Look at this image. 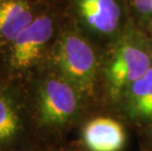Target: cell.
Returning a JSON list of instances; mask_svg holds the SVG:
<instances>
[{"mask_svg": "<svg viewBox=\"0 0 152 151\" xmlns=\"http://www.w3.org/2000/svg\"><path fill=\"white\" fill-rule=\"evenodd\" d=\"M54 62L59 75L77 91L86 96L94 91L96 59L92 48L80 35L67 33L61 35L54 49Z\"/></svg>", "mask_w": 152, "mask_h": 151, "instance_id": "cell-1", "label": "cell"}, {"mask_svg": "<svg viewBox=\"0 0 152 151\" xmlns=\"http://www.w3.org/2000/svg\"><path fill=\"white\" fill-rule=\"evenodd\" d=\"M54 31L53 18L48 14H39L14 39L0 48V53L5 54L12 69H28L41 58Z\"/></svg>", "mask_w": 152, "mask_h": 151, "instance_id": "cell-2", "label": "cell"}, {"mask_svg": "<svg viewBox=\"0 0 152 151\" xmlns=\"http://www.w3.org/2000/svg\"><path fill=\"white\" fill-rule=\"evenodd\" d=\"M77 89L62 76H51L38 90V115L42 124L62 126L76 115L79 107Z\"/></svg>", "mask_w": 152, "mask_h": 151, "instance_id": "cell-3", "label": "cell"}, {"mask_svg": "<svg viewBox=\"0 0 152 151\" xmlns=\"http://www.w3.org/2000/svg\"><path fill=\"white\" fill-rule=\"evenodd\" d=\"M147 51L137 41H126L117 47L107 69L110 91L114 96L140 79L150 68Z\"/></svg>", "mask_w": 152, "mask_h": 151, "instance_id": "cell-4", "label": "cell"}, {"mask_svg": "<svg viewBox=\"0 0 152 151\" xmlns=\"http://www.w3.org/2000/svg\"><path fill=\"white\" fill-rule=\"evenodd\" d=\"M38 15L30 0H0V48L14 39Z\"/></svg>", "mask_w": 152, "mask_h": 151, "instance_id": "cell-5", "label": "cell"}, {"mask_svg": "<svg viewBox=\"0 0 152 151\" xmlns=\"http://www.w3.org/2000/svg\"><path fill=\"white\" fill-rule=\"evenodd\" d=\"M83 140L90 151H120L125 145L122 125L110 118H96L83 130Z\"/></svg>", "mask_w": 152, "mask_h": 151, "instance_id": "cell-6", "label": "cell"}, {"mask_svg": "<svg viewBox=\"0 0 152 151\" xmlns=\"http://www.w3.org/2000/svg\"><path fill=\"white\" fill-rule=\"evenodd\" d=\"M77 11L87 26L102 34L115 31L121 17L116 0H77Z\"/></svg>", "mask_w": 152, "mask_h": 151, "instance_id": "cell-7", "label": "cell"}, {"mask_svg": "<svg viewBox=\"0 0 152 151\" xmlns=\"http://www.w3.org/2000/svg\"><path fill=\"white\" fill-rule=\"evenodd\" d=\"M124 91L127 93V110L134 120L147 122L152 120V67L129 85Z\"/></svg>", "mask_w": 152, "mask_h": 151, "instance_id": "cell-8", "label": "cell"}, {"mask_svg": "<svg viewBox=\"0 0 152 151\" xmlns=\"http://www.w3.org/2000/svg\"><path fill=\"white\" fill-rule=\"evenodd\" d=\"M19 116L12 100L0 89V139L6 140L19 130Z\"/></svg>", "mask_w": 152, "mask_h": 151, "instance_id": "cell-9", "label": "cell"}, {"mask_svg": "<svg viewBox=\"0 0 152 151\" xmlns=\"http://www.w3.org/2000/svg\"><path fill=\"white\" fill-rule=\"evenodd\" d=\"M137 11L144 18L152 16V0H134Z\"/></svg>", "mask_w": 152, "mask_h": 151, "instance_id": "cell-10", "label": "cell"}]
</instances>
